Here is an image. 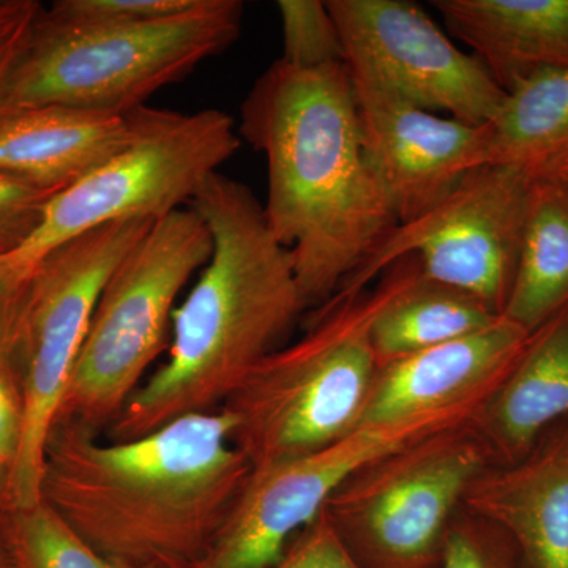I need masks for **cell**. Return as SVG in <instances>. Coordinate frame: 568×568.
Listing matches in <instances>:
<instances>
[{
  "mask_svg": "<svg viewBox=\"0 0 568 568\" xmlns=\"http://www.w3.org/2000/svg\"><path fill=\"white\" fill-rule=\"evenodd\" d=\"M222 409L130 440H100L58 417L44 444L41 503L103 558L132 567L194 568L252 473Z\"/></svg>",
  "mask_w": 568,
  "mask_h": 568,
  "instance_id": "1",
  "label": "cell"
},
{
  "mask_svg": "<svg viewBox=\"0 0 568 568\" xmlns=\"http://www.w3.org/2000/svg\"><path fill=\"white\" fill-rule=\"evenodd\" d=\"M239 134L267 160L265 219L313 312L399 224L366 163L345 63L297 69L278 59L242 103Z\"/></svg>",
  "mask_w": 568,
  "mask_h": 568,
  "instance_id": "2",
  "label": "cell"
},
{
  "mask_svg": "<svg viewBox=\"0 0 568 568\" xmlns=\"http://www.w3.org/2000/svg\"><path fill=\"white\" fill-rule=\"evenodd\" d=\"M189 207L207 224L212 254L175 308L170 357L108 429L130 440L193 414L215 413L305 313L293 256L245 183L212 174Z\"/></svg>",
  "mask_w": 568,
  "mask_h": 568,
  "instance_id": "3",
  "label": "cell"
},
{
  "mask_svg": "<svg viewBox=\"0 0 568 568\" xmlns=\"http://www.w3.org/2000/svg\"><path fill=\"white\" fill-rule=\"evenodd\" d=\"M420 278L416 257H402L373 290L313 310L301 338L254 366L222 407L252 467L301 457L353 432L379 369L373 324Z\"/></svg>",
  "mask_w": 568,
  "mask_h": 568,
  "instance_id": "4",
  "label": "cell"
},
{
  "mask_svg": "<svg viewBox=\"0 0 568 568\" xmlns=\"http://www.w3.org/2000/svg\"><path fill=\"white\" fill-rule=\"evenodd\" d=\"M244 3L197 0L178 17L81 26L40 11L11 71L2 111L32 106L126 114L241 37Z\"/></svg>",
  "mask_w": 568,
  "mask_h": 568,
  "instance_id": "5",
  "label": "cell"
},
{
  "mask_svg": "<svg viewBox=\"0 0 568 568\" xmlns=\"http://www.w3.org/2000/svg\"><path fill=\"white\" fill-rule=\"evenodd\" d=\"M211 254V231L192 207L152 223L104 284L58 417L110 429L166 349L175 298Z\"/></svg>",
  "mask_w": 568,
  "mask_h": 568,
  "instance_id": "6",
  "label": "cell"
},
{
  "mask_svg": "<svg viewBox=\"0 0 568 568\" xmlns=\"http://www.w3.org/2000/svg\"><path fill=\"white\" fill-rule=\"evenodd\" d=\"M129 144L48 201L33 233L7 256L36 272L71 239L123 220H156L192 203L204 182L241 149L234 119L220 110L182 114L141 106Z\"/></svg>",
  "mask_w": 568,
  "mask_h": 568,
  "instance_id": "7",
  "label": "cell"
},
{
  "mask_svg": "<svg viewBox=\"0 0 568 568\" xmlns=\"http://www.w3.org/2000/svg\"><path fill=\"white\" fill-rule=\"evenodd\" d=\"M496 463L474 420L448 426L366 463L324 511L362 568H436L467 488Z\"/></svg>",
  "mask_w": 568,
  "mask_h": 568,
  "instance_id": "8",
  "label": "cell"
},
{
  "mask_svg": "<svg viewBox=\"0 0 568 568\" xmlns=\"http://www.w3.org/2000/svg\"><path fill=\"white\" fill-rule=\"evenodd\" d=\"M151 220L108 223L48 253L33 272L11 358L22 364V433L3 506L41 503L44 444L58 418L104 284L144 237Z\"/></svg>",
  "mask_w": 568,
  "mask_h": 568,
  "instance_id": "9",
  "label": "cell"
},
{
  "mask_svg": "<svg viewBox=\"0 0 568 568\" xmlns=\"http://www.w3.org/2000/svg\"><path fill=\"white\" fill-rule=\"evenodd\" d=\"M534 186L536 181L514 168H478L435 209L398 224L332 298L365 293L396 261L414 256L425 280L473 295L503 316Z\"/></svg>",
  "mask_w": 568,
  "mask_h": 568,
  "instance_id": "10",
  "label": "cell"
},
{
  "mask_svg": "<svg viewBox=\"0 0 568 568\" xmlns=\"http://www.w3.org/2000/svg\"><path fill=\"white\" fill-rule=\"evenodd\" d=\"M485 399L357 426L320 450L252 467L211 549L194 568L274 566L291 538L315 521L328 497L355 470L417 437L474 420Z\"/></svg>",
  "mask_w": 568,
  "mask_h": 568,
  "instance_id": "11",
  "label": "cell"
},
{
  "mask_svg": "<svg viewBox=\"0 0 568 568\" xmlns=\"http://www.w3.org/2000/svg\"><path fill=\"white\" fill-rule=\"evenodd\" d=\"M345 65L357 88L455 121L485 125L507 93L476 55L459 50L409 0H328Z\"/></svg>",
  "mask_w": 568,
  "mask_h": 568,
  "instance_id": "12",
  "label": "cell"
},
{
  "mask_svg": "<svg viewBox=\"0 0 568 568\" xmlns=\"http://www.w3.org/2000/svg\"><path fill=\"white\" fill-rule=\"evenodd\" d=\"M366 163L399 224L413 222L489 164V129L440 118L354 85Z\"/></svg>",
  "mask_w": 568,
  "mask_h": 568,
  "instance_id": "13",
  "label": "cell"
},
{
  "mask_svg": "<svg viewBox=\"0 0 568 568\" xmlns=\"http://www.w3.org/2000/svg\"><path fill=\"white\" fill-rule=\"evenodd\" d=\"M530 335L500 316L476 334L383 366L357 426L403 420L488 398L517 364Z\"/></svg>",
  "mask_w": 568,
  "mask_h": 568,
  "instance_id": "14",
  "label": "cell"
},
{
  "mask_svg": "<svg viewBox=\"0 0 568 568\" xmlns=\"http://www.w3.org/2000/svg\"><path fill=\"white\" fill-rule=\"evenodd\" d=\"M462 508L503 529L525 568H568V417L518 462L487 467Z\"/></svg>",
  "mask_w": 568,
  "mask_h": 568,
  "instance_id": "15",
  "label": "cell"
},
{
  "mask_svg": "<svg viewBox=\"0 0 568 568\" xmlns=\"http://www.w3.org/2000/svg\"><path fill=\"white\" fill-rule=\"evenodd\" d=\"M133 111L108 114L50 104L0 112V174L43 192H63L129 144Z\"/></svg>",
  "mask_w": 568,
  "mask_h": 568,
  "instance_id": "16",
  "label": "cell"
},
{
  "mask_svg": "<svg viewBox=\"0 0 568 568\" xmlns=\"http://www.w3.org/2000/svg\"><path fill=\"white\" fill-rule=\"evenodd\" d=\"M432 6L506 93L537 74L568 69V0H433Z\"/></svg>",
  "mask_w": 568,
  "mask_h": 568,
  "instance_id": "17",
  "label": "cell"
},
{
  "mask_svg": "<svg viewBox=\"0 0 568 568\" xmlns=\"http://www.w3.org/2000/svg\"><path fill=\"white\" fill-rule=\"evenodd\" d=\"M568 417V304L530 335L474 425L499 465L518 462L549 426Z\"/></svg>",
  "mask_w": 568,
  "mask_h": 568,
  "instance_id": "18",
  "label": "cell"
},
{
  "mask_svg": "<svg viewBox=\"0 0 568 568\" xmlns=\"http://www.w3.org/2000/svg\"><path fill=\"white\" fill-rule=\"evenodd\" d=\"M488 129L489 164L536 182L567 179L568 69L537 74L508 92Z\"/></svg>",
  "mask_w": 568,
  "mask_h": 568,
  "instance_id": "19",
  "label": "cell"
},
{
  "mask_svg": "<svg viewBox=\"0 0 568 568\" xmlns=\"http://www.w3.org/2000/svg\"><path fill=\"white\" fill-rule=\"evenodd\" d=\"M568 304V179L534 186L517 274L503 316L536 332Z\"/></svg>",
  "mask_w": 568,
  "mask_h": 568,
  "instance_id": "20",
  "label": "cell"
},
{
  "mask_svg": "<svg viewBox=\"0 0 568 568\" xmlns=\"http://www.w3.org/2000/svg\"><path fill=\"white\" fill-rule=\"evenodd\" d=\"M499 315L473 295L422 278L377 316L372 343L377 368L476 334Z\"/></svg>",
  "mask_w": 568,
  "mask_h": 568,
  "instance_id": "21",
  "label": "cell"
},
{
  "mask_svg": "<svg viewBox=\"0 0 568 568\" xmlns=\"http://www.w3.org/2000/svg\"><path fill=\"white\" fill-rule=\"evenodd\" d=\"M0 538L17 568H140L93 551L43 503L28 510L6 507Z\"/></svg>",
  "mask_w": 568,
  "mask_h": 568,
  "instance_id": "22",
  "label": "cell"
},
{
  "mask_svg": "<svg viewBox=\"0 0 568 568\" xmlns=\"http://www.w3.org/2000/svg\"><path fill=\"white\" fill-rule=\"evenodd\" d=\"M283 58L297 69L345 63L342 37L327 3L321 0H280Z\"/></svg>",
  "mask_w": 568,
  "mask_h": 568,
  "instance_id": "23",
  "label": "cell"
},
{
  "mask_svg": "<svg viewBox=\"0 0 568 568\" xmlns=\"http://www.w3.org/2000/svg\"><path fill=\"white\" fill-rule=\"evenodd\" d=\"M436 568H525L503 529L459 510L452 521Z\"/></svg>",
  "mask_w": 568,
  "mask_h": 568,
  "instance_id": "24",
  "label": "cell"
},
{
  "mask_svg": "<svg viewBox=\"0 0 568 568\" xmlns=\"http://www.w3.org/2000/svg\"><path fill=\"white\" fill-rule=\"evenodd\" d=\"M197 0H58L47 9L55 20L81 26L138 24L178 17Z\"/></svg>",
  "mask_w": 568,
  "mask_h": 568,
  "instance_id": "25",
  "label": "cell"
},
{
  "mask_svg": "<svg viewBox=\"0 0 568 568\" xmlns=\"http://www.w3.org/2000/svg\"><path fill=\"white\" fill-rule=\"evenodd\" d=\"M268 568H362L332 525L325 511L291 538L282 558Z\"/></svg>",
  "mask_w": 568,
  "mask_h": 568,
  "instance_id": "26",
  "label": "cell"
},
{
  "mask_svg": "<svg viewBox=\"0 0 568 568\" xmlns=\"http://www.w3.org/2000/svg\"><path fill=\"white\" fill-rule=\"evenodd\" d=\"M52 193L0 174V254L18 248L33 233Z\"/></svg>",
  "mask_w": 568,
  "mask_h": 568,
  "instance_id": "27",
  "label": "cell"
},
{
  "mask_svg": "<svg viewBox=\"0 0 568 568\" xmlns=\"http://www.w3.org/2000/svg\"><path fill=\"white\" fill-rule=\"evenodd\" d=\"M43 6L37 0H0V111L7 84Z\"/></svg>",
  "mask_w": 568,
  "mask_h": 568,
  "instance_id": "28",
  "label": "cell"
},
{
  "mask_svg": "<svg viewBox=\"0 0 568 568\" xmlns=\"http://www.w3.org/2000/svg\"><path fill=\"white\" fill-rule=\"evenodd\" d=\"M33 272L0 254V354H13Z\"/></svg>",
  "mask_w": 568,
  "mask_h": 568,
  "instance_id": "29",
  "label": "cell"
},
{
  "mask_svg": "<svg viewBox=\"0 0 568 568\" xmlns=\"http://www.w3.org/2000/svg\"><path fill=\"white\" fill-rule=\"evenodd\" d=\"M22 413V390L14 384L11 355L0 354V467L7 478L20 448Z\"/></svg>",
  "mask_w": 568,
  "mask_h": 568,
  "instance_id": "30",
  "label": "cell"
},
{
  "mask_svg": "<svg viewBox=\"0 0 568 568\" xmlns=\"http://www.w3.org/2000/svg\"><path fill=\"white\" fill-rule=\"evenodd\" d=\"M0 568H17L10 558L9 551H7L6 545H3L2 538H0Z\"/></svg>",
  "mask_w": 568,
  "mask_h": 568,
  "instance_id": "31",
  "label": "cell"
},
{
  "mask_svg": "<svg viewBox=\"0 0 568 568\" xmlns=\"http://www.w3.org/2000/svg\"><path fill=\"white\" fill-rule=\"evenodd\" d=\"M6 485H7V474L6 470L0 467V503H2L3 499V493H6Z\"/></svg>",
  "mask_w": 568,
  "mask_h": 568,
  "instance_id": "32",
  "label": "cell"
},
{
  "mask_svg": "<svg viewBox=\"0 0 568 568\" xmlns=\"http://www.w3.org/2000/svg\"><path fill=\"white\" fill-rule=\"evenodd\" d=\"M567 179H568V173H567Z\"/></svg>",
  "mask_w": 568,
  "mask_h": 568,
  "instance_id": "33",
  "label": "cell"
}]
</instances>
